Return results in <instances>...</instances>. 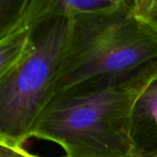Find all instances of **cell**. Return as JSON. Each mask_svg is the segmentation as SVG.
I'll use <instances>...</instances> for the list:
<instances>
[{"label": "cell", "instance_id": "1", "mask_svg": "<svg viewBox=\"0 0 157 157\" xmlns=\"http://www.w3.org/2000/svg\"><path fill=\"white\" fill-rule=\"evenodd\" d=\"M156 76L157 61L60 93L38 118L32 138L58 144L66 157H134L133 109Z\"/></svg>", "mask_w": 157, "mask_h": 157}, {"label": "cell", "instance_id": "5", "mask_svg": "<svg viewBox=\"0 0 157 157\" xmlns=\"http://www.w3.org/2000/svg\"><path fill=\"white\" fill-rule=\"evenodd\" d=\"M124 6L122 0H31L19 31L53 16H68L106 10Z\"/></svg>", "mask_w": 157, "mask_h": 157}, {"label": "cell", "instance_id": "10", "mask_svg": "<svg viewBox=\"0 0 157 157\" xmlns=\"http://www.w3.org/2000/svg\"><path fill=\"white\" fill-rule=\"evenodd\" d=\"M134 157H149V156H140V155H135Z\"/></svg>", "mask_w": 157, "mask_h": 157}, {"label": "cell", "instance_id": "4", "mask_svg": "<svg viewBox=\"0 0 157 157\" xmlns=\"http://www.w3.org/2000/svg\"><path fill=\"white\" fill-rule=\"evenodd\" d=\"M131 134L135 155L157 157V76L135 104Z\"/></svg>", "mask_w": 157, "mask_h": 157}, {"label": "cell", "instance_id": "11", "mask_svg": "<svg viewBox=\"0 0 157 157\" xmlns=\"http://www.w3.org/2000/svg\"><path fill=\"white\" fill-rule=\"evenodd\" d=\"M64 157H66V156H64Z\"/></svg>", "mask_w": 157, "mask_h": 157}, {"label": "cell", "instance_id": "8", "mask_svg": "<svg viewBox=\"0 0 157 157\" xmlns=\"http://www.w3.org/2000/svg\"><path fill=\"white\" fill-rule=\"evenodd\" d=\"M136 17L157 31V0H122Z\"/></svg>", "mask_w": 157, "mask_h": 157}, {"label": "cell", "instance_id": "3", "mask_svg": "<svg viewBox=\"0 0 157 157\" xmlns=\"http://www.w3.org/2000/svg\"><path fill=\"white\" fill-rule=\"evenodd\" d=\"M72 17L45 18L29 28L27 50L0 80V140L23 144L56 94Z\"/></svg>", "mask_w": 157, "mask_h": 157}, {"label": "cell", "instance_id": "7", "mask_svg": "<svg viewBox=\"0 0 157 157\" xmlns=\"http://www.w3.org/2000/svg\"><path fill=\"white\" fill-rule=\"evenodd\" d=\"M31 0H0V42L19 31Z\"/></svg>", "mask_w": 157, "mask_h": 157}, {"label": "cell", "instance_id": "6", "mask_svg": "<svg viewBox=\"0 0 157 157\" xmlns=\"http://www.w3.org/2000/svg\"><path fill=\"white\" fill-rule=\"evenodd\" d=\"M30 40V30H21L0 42V80L9 74L24 56Z\"/></svg>", "mask_w": 157, "mask_h": 157}, {"label": "cell", "instance_id": "9", "mask_svg": "<svg viewBox=\"0 0 157 157\" xmlns=\"http://www.w3.org/2000/svg\"><path fill=\"white\" fill-rule=\"evenodd\" d=\"M0 157H40L27 151L23 146L11 145L0 140Z\"/></svg>", "mask_w": 157, "mask_h": 157}, {"label": "cell", "instance_id": "2", "mask_svg": "<svg viewBox=\"0 0 157 157\" xmlns=\"http://www.w3.org/2000/svg\"><path fill=\"white\" fill-rule=\"evenodd\" d=\"M157 61V31L125 6L72 16L56 94Z\"/></svg>", "mask_w": 157, "mask_h": 157}]
</instances>
